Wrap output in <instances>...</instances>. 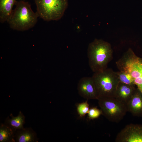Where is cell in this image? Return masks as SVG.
<instances>
[{"mask_svg": "<svg viewBox=\"0 0 142 142\" xmlns=\"http://www.w3.org/2000/svg\"><path fill=\"white\" fill-rule=\"evenodd\" d=\"M98 100L102 115L110 121L120 122L128 112L126 105L115 97L102 98Z\"/></svg>", "mask_w": 142, "mask_h": 142, "instance_id": "cell-6", "label": "cell"}, {"mask_svg": "<svg viewBox=\"0 0 142 142\" xmlns=\"http://www.w3.org/2000/svg\"><path fill=\"white\" fill-rule=\"evenodd\" d=\"M39 16L45 21L61 18L68 6V0H34Z\"/></svg>", "mask_w": 142, "mask_h": 142, "instance_id": "cell-5", "label": "cell"}, {"mask_svg": "<svg viewBox=\"0 0 142 142\" xmlns=\"http://www.w3.org/2000/svg\"><path fill=\"white\" fill-rule=\"evenodd\" d=\"M126 106L128 112L134 116H142V93L137 88Z\"/></svg>", "mask_w": 142, "mask_h": 142, "instance_id": "cell-9", "label": "cell"}, {"mask_svg": "<svg viewBox=\"0 0 142 142\" xmlns=\"http://www.w3.org/2000/svg\"><path fill=\"white\" fill-rule=\"evenodd\" d=\"M92 77L96 89L97 100L104 97H115L119 82L115 72L107 68L94 73Z\"/></svg>", "mask_w": 142, "mask_h": 142, "instance_id": "cell-3", "label": "cell"}, {"mask_svg": "<svg viewBox=\"0 0 142 142\" xmlns=\"http://www.w3.org/2000/svg\"><path fill=\"white\" fill-rule=\"evenodd\" d=\"M16 7L7 21L12 29L24 31L33 27L39 17L37 12L32 10L28 2L16 1Z\"/></svg>", "mask_w": 142, "mask_h": 142, "instance_id": "cell-2", "label": "cell"}, {"mask_svg": "<svg viewBox=\"0 0 142 142\" xmlns=\"http://www.w3.org/2000/svg\"><path fill=\"white\" fill-rule=\"evenodd\" d=\"M135 85H130L119 82L115 98L126 105L135 92Z\"/></svg>", "mask_w": 142, "mask_h": 142, "instance_id": "cell-10", "label": "cell"}, {"mask_svg": "<svg viewBox=\"0 0 142 142\" xmlns=\"http://www.w3.org/2000/svg\"><path fill=\"white\" fill-rule=\"evenodd\" d=\"M116 142H142V125L130 124L117 134Z\"/></svg>", "mask_w": 142, "mask_h": 142, "instance_id": "cell-7", "label": "cell"}, {"mask_svg": "<svg viewBox=\"0 0 142 142\" xmlns=\"http://www.w3.org/2000/svg\"><path fill=\"white\" fill-rule=\"evenodd\" d=\"M16 0H0V22L3 23L7 21L11 14Z\"/></svg>", "mask_w": 142, "mask_h": 142, "instance_id": "cell-12", "label": "cell"}, {"mask_svg": "<svg viewBox=\"0 0 142 142\" xmlns=\"http://www.w3.org/2000/svg\"><path fill=\"white\" fill-rule=\"evenodd\" d=\"M79 94L87 100L98 99L95 85L92 77H84L79 80L77 85Z\"/></svg>", "mask_w": 142, "mask_h": 142, "instance_id": "cell-8", "label": "cell"}, {"mask_svg": "<svg viewBox=\"0 0 142 142\" xmlns=\"http://www.w3.org/2000/svg\"><path fill=\"white\" fill-rule=\"evenodd\" d=\"M16 131L4 123L0 126V142H15V136Z\"/></svg>", "mask_w": 142, "mask_h": 142, "instance_id": "cell-14", "label": "cell"}, {"mask_svg": "<svg viewBox=\"0 0 142 142\" xmlns=\"http://www.w3.org/2000/svg\"><path fill=\"white\" fill-rule=\"evenodd\" d=\"M11 118L9 116L6 119L4 123L14 131H16L17 130L24 128L23 125L25 123V117L23 113L20 111L17 116H14L12 113L10 114Z\"/></svg>", "mask_w": 142, "mask_h": 142, "instance_id": "cell-13", "label": "cell"}, {"mask_svg": "<svg viewBox=\"0 0 142 142\" xmlns=\"http://www.w3.org/2000/svg\"><path fill=\"white\" fill-rule=\"evenodd\" d=\"M116 64L119 70L130 74L134 84L142 93V58L136 56L130 48Z\"/></svg>", "mask_w": 142, "mask_h": 142, "instance_id": "cell-4", "label": "cell"}, {"mask_svg": "<svg viewBox=\"0 0 142 142\" xmlns=\"http://www.w3.org/2000/svg\"><path fill=\"white\" fill-rule=\"evenodd\" d=\"M39 139L31 127L17 130L15 134V142H37Z\"/></svg>", "mask_w": 142, "mask_h": 142, "instance_id": "cell-11", "label": "cell"}, {"mask_svg": "<svg viewBox=\"0 0 142 142\" xmlns=\"http://www.w3.org/2000/svg\"><path fill=\"white\" fill-rule=\"evenodd\" d=\"M89 66L94 73L108 68L113 58L111 44L101 39H96L89 44L87 49Z\"/></svg>", "mask_w": 142, "mask_h": 142, "instance_id": "cell-1", "label": "cell"}, {"mask_svg": "<svg viewBox=\"0 0 142 142\" xmlns=\"http://www.w3.org/2000/svg\"><path fill=\"white\" fill-rule=\"evenodd\" d=\"M101 114L102 112L100 109L97 107H92L89 109L87 118L89 120H93L98 118Z\"/></svg>", "mask_w": 142, "mask_h": 142, "instance_id": "cell-17", "label": "cell"}, {"mask_svg": "<svg viewBox=\"0 0 142 142\" xmlns=\"http://www.w3.org/2000/svg\"><path fill=\"white\" fill-rule=\"evenodd\" d=\"M76 107L77 113L79 116L81 117L84 116L88 114L89 109L88 100L77 104Z\"/></svg>", "mask_w": 142, "mask_h": 142, "instance_id": "cell-16", "label": "cell"}, {"mask_svg": "<svg viewBox=\"0 0 142 142\" xmlns=\"http://www.w3.org/2000/svg\"><path fill=\"white\" fill-rule=\"evenodd\" d=\"M115 73L119 82L128 85H135L133 78L128 73L119 70Z\"/></svg>", "mask_w": 142, "mask_h": 142, "instance_id": "cell-15", "label": "cell"}]
</instances>
